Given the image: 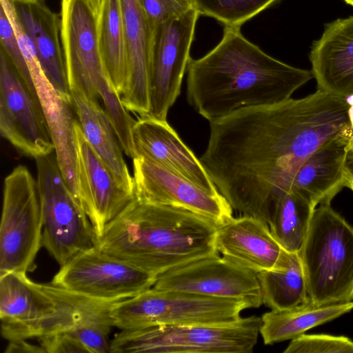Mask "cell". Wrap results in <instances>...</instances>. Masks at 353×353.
Segmentation results:
<instances>
[{"mask_svg": "<svg viewBox=\"0 0 353 353\" xmlns=\"http://www.w3.org/2000/svg\"><path fill=\"white\" fill-rule=\"evenodd\" d=\"M0 41L1 49L24 83L32 92L37 94L13 28L1 6L0 8Z\"/></svg>", "mask_w": 353, "mask_h": 353, "instance_id": "obj_32", "label": "cell"}, {"mask_svg": "<svg viewBox=\"0 0 353 353\" xmlns=\"http://www.w3.org/2000/svg\"><path fill=\"white\" fill-rule=\"evenodd\" d=\"M309 59L317 90L343 98L353 97V16L325 24L311 46Z\"/></svg>", "mask_w": 353, "mask_h": 353, "instance_id": "obj_19", "label": "cell"}, {"mask_svg": "<svg viewBox=\"0 0 353 353\" xmlns=\"http://www.w3.org/2000/svg\"><path fill=\"white\" fill-rule=\"evenodd\" d=\"M43 232L42 245L61 265L96 246L92 224L68 186L54 152L35 159Z\"/></svg>", "mask_w": 353, "mask_h": 353, "instance_id": "obj_8", "label": "cell"}, {"mask_svg": "<svg viewBox=\"0 0 353 353\" xmlns=\"http://www.w3.org/2000/svg\"><path fill=\"white\" fill-rule=\"evenodd\" d=\"M74 131L81 199L97 241L106 226L136 196L119 185L110 170L85 138L77 120L74 122Z\"/></svg>", "mask_w": 353, "mask_h": 353, "instance_id": "obj_16", "label": "cell"}, {"mask_svg": "<svg viewBox=\"0 0 353 353\" xmlns=\"http://www.w3.org/2000/svg\"><path fill=\"white\" fill-rule=\"evenodd\" d=\"M132 141L136 157L144 158L211 194H220L200 159L167 121L139 117L133 128Z\"/></svg>", "mask_w": 353, "mask_h": 353, "instance_id": "obj_17", "label": "cell"}, {"mask_svg": "<svg viewBox=\"0 0 353 353\" xmlns=\"http://www.w3.org/2000/svg\"><path fill=\"white\" fill-rule=\"evenodd\" d=\"M28 69L54 145L59 169L70 191L83 207L72 98L57 92L46 77L40 63L29 65Z\"/></svg>", "mask_w": 353, "mask_h": 353, "instance_id": "obj_18", "label": "cell"}, {"mask_svg": "<svg viewBox=\"0 0 353 353\" xmlns=\"http://www.w3.org/2000/svg\"><path fill=\"white\" fill-rule=\"evenodd\" d=\"M187 100L209 121L240 108L291 98L313 77L264 52L240 28H225L220 42L187 67Z\"/></svg>", "mask_w": 353, "mask_h": 353, "instance_id": "obj_2", "label": "cell"}, {"mask_svg": "<svg viewBox=\"0 0 353 353\" xmlns=\"http://www.w3.org/2000/svg\"><path fill=\"white\" fill-rule=\"evenodd\" d=\"M214 247L227 260L255 273L274 268L283 250L266 223L247 215L218 226Z\"/></svg>", "mask_w": 353, "mask_h": 353, "instance_id": "obj_20", "label": "cell"}, {"mask_svg": "<svg viewBox=\"0 0 353 353\" xmlns=\"http://www.w3.org/2000/svg\"><path fill=\"white\" fill-rule=\"evenodd\" d=\"M152 30L194 8L192 0H139Z\"/></svg>", "mask_w": 353, "mask_h": 353, "instance_id": "obj_33", "label": "cell"}, {"mask_svg": "<svg viewBox=\"0 0 353 353\" xmlns=\"http://www.w3.org/2000/svg\"><path fill=\"white\" fill-rule=\"evenodd\" d=\"M27 340H14L9 341L8 345L7 346L5 352L6 353H43V350L39 345H33L28 342H26Z\"/></svg>", "mask_w": 353, "mask_h": 353, "instance_id": "obj_35", "label": "cell"}, {"mask_svg": "<svg viewBox=\"0 0 353 353\" xmlns=\"http://www.w3.org/2000/svg\"><path fill=\"white\" fill-rule=\"evenodd\" d=\"M347 4L353 7V0H343Z\"/></svg>", "mask_w": 353, "mask_h": 353, "instance_id": "obj_40", "label": "cell"}, {"mask_svg": "<svg viewBox=\"0 0 353 353\" xmlns=\"http://www.w3.org/2000/svg\"><path fill=\"white\" fill-rule=\"evenodd\" d=\"M261 317L230 322L157 325L122 330L110 343L111 353H252Z\"/></svg>", "mask_w": 353, "mask_h": 353, "instance_id": "obj_5", "label": "cell"}, {"mask_svg": "<svg viewBox=\"0 0 353 353\" xmlns=\"http://www.w3.org/2000/svg\"><path fill=\"white\" fill-rule=\"evenodd\" d=\"M316 205L290 189L276 202L269 228L281 248L299 252L308 232Z\"/></svg>", "mask_w": 353, "mask_h": 353, "instance_id": "obj_28", "label": "cell"}, {"mask_svg": "<svg viewBox=\"0 0 353 353\" xmlns=\"http://www.w3.org/2000/svg\"><path fill=\"white\" fill-rule=\"evenodd\" d=\"M90 10H92L94 15L96 17V15L98 13V11L100 8V5L102 0H84Z\"/></svg>", "mask_w": 353, "mask_h": 353, "instance_id": "obj_38", "label": "cell"}, {"mask_svg": "<svg viewBox=\"0 0 353 353\" xmlns=\"http://www.w3.org/2000/svg\"><path fill=\"white\" fill-rule=\"evenodd\" d=\"M350 102L351 106L350 108V116L352 123V127L353 130V97L347 98ZM347 154L353 156V132L349 139L348 145L347 147Z\"/></svg>", "mask_w": 353, "mask_h": 353, "instance_id": "obj_37", "label": "cell"}, {"mask_svg": "<svg viewBox=\"0 0 353 353\" xmlns=\"http://www.w3.org/2000/svg\"><path fill=\"white\" fill-rule=\"evenodd\" d=\"M345 187L353 192V156L347 154L344 164Z\"/></svg>", "mask_w": 353, "mask_h": 353, "instance_id": "obj_36", "label": "cell"}, {"mask_svg": "<svg viewBox=\"0 0 353 353\" xmlns=\"http://www.w3.org/2000/svg\"><path fill=\"white\" fill-rule=\"evenodd\" d=\"M17 13L32 41L42 70L57 92L71 97L61 39V16L41 0L32 4L17 3Z\"/></svg>", "mask_w": 353, "mask_h": 353, "instance_id": "obj_23", "label": "cell"}, {"mask_svg": "<svg viewBox=\"0 0 353 353\" xmlns=\"http://www.w3.org/2000/svg\"><path fill=\"white\" fill-rule=\"evenodd\" d=\"M199 15L194 8L150 30V111L147 117L167 121L168 111L181 92Z\"/></svg>", "mask_w": 353, "mask_h": 353, "instance_id": "obj_11", "label": "cell"}, {"mask_svg": "<svg viewBox=\"0 0 353 353\" xmlns=\"http://www.w3.org/2000/svg\"><path fill=\"white\" fill-rule=\"evenodd\" d=\"M61 39L70 92L79 89L93 100L106 74L98 46L95 16L84 0H61Z\"/></svg>", "mask_w": 353, "mask_h": 353, "instance_id": "obj_14", "label": "cell"}, {"mask_svg": "<svg viewBox=\"0 0 353 353\" xmlns=\"http://www.w3.org/2000/svg\"><path fill=\"white\" fill-rule=\"evenodd\" d=\"M242 299H224L153 288L116 302L111 309L114 326L134 330L157 325L230 322L250 308Z\"/></svg>", "mask_w": 353, "mask_h": 353, "instance_id": "obj_7", "label": "cell"}, {"mask_svg": "<svg viewBox=\"0 0 353 353\" xmlns=\"http://www.w3.org/2000/svg\"><path fill=\"white\" fill-rule=\"evenodd\" d=\"M95 19L105 72L121 95L128 74V51L121 0H102Z\"/></svg>", "mask_w": 353, "mask_h": 353, "instance_id": "obj_25", "label": "cell"}, {"mask_svg": "<svg viewBox=\"0 0 353 353\" xmlns=\"http://www.w3.org/2000/svg\"><path fill=\"white\" fill-rule=\"evenodd\" d=\"M284 353H353V341L343 336L303 334L291 340Z\"/></svg>", "mask_w": 353, "mask_h": 353, "instance_id": "obj_31", "label": "cell"}, {"mask_svg": "<svg viewBox=\"0 0 353 353\" xmlns=\"http://www.w3.org/2000/svg\"><path fill=\"white\" fill-rule=\"evenodd\" d=\"M216 228L190 210L135 198L106 226L96 246L157 276L216 252Z\"/></svg>", "mask_w": 353, "mask_h": 353, "instance_id": "obj_3", "label": "cell"}, {"mask_svg": "<svg viewBox=\"0 0 353 353\" xmlns=\"http://www.w3.org/2000/svg\"><path fill=\"white\" fill-rule=\"evenodd\" d=\"M97 90L99 97L103 100L105 112L124 153L130 158L134 159L136 153L132 141V130L137 121L128 113L123 104L121 95L107 74L101 79Z\"/></svg>", "mask_w": 353, "mask_h": 353, "instance_id": "obj_30", "label": "cell"}, {"mask_svg": "<svg viewBox=\"0 0 353 353\" xmlns=\"http://www.w3.org/2000/svg\"><path fill=\"white\" fill-rule=\"evenodd\" d=\"M199 14L212 17L224 28L241 25L279 0H192Z\"/></svg>", "mask_w": 353, "mask_h": 353, "instance_id": "obj_29", "label": "cell"}, {"mask_svg": "<svg viewBox=\"0 0 353 353\" xmlns=\"http://www.w3.org/2000/svg\"><path fill=\"white\" fill-rule=\"evenodd\" d=\"M157 276L97 246L61 266L51 284L103 301H119L150 288Z\"/></svg>", "mask_w": 353, "mask_h": 353, "instance_id": "obj_10", "label": "cell"}, {"mask_svg": "<svg viewBox=\"0 0 353 353\" xmlns=\"http://www.w3.org/2000/svg\"><path fill=\"white\" fill-rule=\"evenodd\" d=\"M43 222L37 181L24 165L6 177L0 227V274L36 268Z\"/></svg>", "mask_w": 353, "mask_h": 353, "instance_id": "obj_9", "label": "cell"}, {"mask_svg": "<svg viewBox=\"0 0 353 353\" xmlns=\"http://www.w3.org/2000/svg\"><path fill=\"white\" fill-rule=\"evenodd\" d=\"M152 288L242 299L255 308L263 304L256 273L221 257L217 252L158 274Z\"/></svg>", "mask_w": 353, "mask_h": 353, "instance_id": "obj_13", "label": "cell"}, {"mask_svg": "<svg viewBox=\"0 0 353 353\" xmlns=\"http://www.w3.org/2000/svg\"><path fill=\"white\" fill-rule=\"evenodd\" d=\"M352 309L353 301L319 305L309 301L290 309L271 310L261 316L260 334L265 345L292 340Z\"/></svg>", "mask_w": 353, "mask_h": 353, "instance_id": "obj_26", "label": "cell"}, {"mask_svg": "<svg viewBox=\"0 0 353 353\" xmlns=\"http://www.w3.org/2000/svg\"><path fill=\"white\" fill-rule=\"evenodd\" d=\"M128 51V74L121 101L128 111L147 117L150 111L151 32L139 0H121Z\"/></svg>", "mask_w": 353, "mask_h": 353, "instance_id": "obj_21", "label": "cell"}, {"mask_svg": "<svg viewBox=\"0 0 353 353\" xmlns=\"http://www.w3.org/2000/svg\"><path fill=\"white\" fill-rule=\"evenodd\" d=\"M17 3L32 4L38 2L40 0H14Z\"/></svg>", "mask_w": 353, "mask_h": 353, "instance_id": "obj_39", "label": "cell"}, {"mask_svg": "<svg viewBox=\"0 0 353 353\" xmlns=\"http://www.w3.org/2000/svg\"><path fill=\"white\" fill-rule=\"evenodd\" d=\"M350 128L345 100L317 90L210 121L208 143L199 159L232 209L269 225L300 165Z\"/></svg>", "mask_w": 353, "mask_h": 353, "instance_id": "obj_1", "label": "cell"}, {"mask_svg": "<svg viewBox=\"0 0 353 353\" xmlns=\"http://www.w3.org/2000/svg\"><path fill=\"white\" fill-rule=\"evenodd\" d=\"M350 137L339 136L319 147L296 170L290 189L307 198L316 206L330 203L345 187L343 168Z\"/></svg>", "mask_w": 353, "mask_h": 353, "instance_id": "obj_22", "label": "cell"}, {"mask_svg": "<svg viewBox=\"0 0 353 353\" xmlns=\"http://www.w3.org/2000/svg\"><path fill=\"white\" fill-rule=\"evenodd\" d=\"M70 95L85 138L110 170L119 185L135 196L134 177L129 172L122 148L105 110L97 100L88 98L79 89L71 90Z\"/></svg>", "mask_w": 353, "mask_h": 353, "instance_id": "obj_24", "label": "cell"}, {"mask_svg": "<svg viewBox=\"0 0 353 353\" xmlns=\"http://www.w3.org/2000/svg\"><path fill=\"white\" fill-rule=\"evenodd\" d=\"M77 314L76 302L65 290L34 283L23 272L0 274L1 330L6 339H37L68 330Z\"/></svg>", "mask_w": 353, "mask_h": 353, "instance_id": "obj_6", "label": "cell"}, {"mask_svg": "<svg viewBox=\"0 0 353 353\" xmlns=\"http://www.w3.org/2000/svg\"><path fill=\"white\" fill-rule=\"evenodd\" d=\"M299 254L310 302L321 305L353 301V228L330 203L314 209Z\"/></svg>", "mask_w": 353, "mask_h": 353, "instance_id": "obj_4", "label": "cell"}, {"mask_svg": "<svg viewBox=\"0 0 353 353\" xmlns=\"http://www.w3.org/2000/svg\"><path fill=\"white\" fill-rule=\"evenodd\" d=\"M256 274L263 304L271 310L290 309L310 301L299 252L283 249L274 268Z\"/></svg>", "mask_w": 353, "mask_h": 353, "instance_id": "obj_27", "label": "cell"}, {"mask_svg": "<svg viewBox=\"0 0 353 353\" xmlns=\"http://www.w3.org/2000/svg\"><path fill=\"white\" fill-rule=\"evenodd\" d=\"M135 196L139 201L181 208L199 214L217 227L232 216V208L220 194L213 195L193 183L144 159H133Z\"/></svg>", "mask_w": 353, "mask_h": 353, "instance_id": "obj_15", "label": "cell"}, {"mask_svg": "<svg viewBox=\"0 0 353 353\" xmlns=\"http://www.w3.org/2000/svg\"><path fill=\"white\" fill-rule=\"evenodd\" d=\"M0 132L23 154L34 159L54 152L37 94L31 92L1 50Z\"/></svg>", "mask_w": 353, "mask_h": 353, "instance_id": "obj_12", "label": "cell"}, {"mask_svg": "<svg viewBox=\"0 0 353 353\" xmlns=\"http://www.w3.org/2000/svg\"><path fill=\"white\" fill-rule=\"evenodd\" d=\"M37 339L44 352H88L81 343L67 331L45 334Z\"/></svg>", "mask_w": 353, "mask_h": 353, "instance_id": "obj_34", "label": "cell"}]
</instances>
